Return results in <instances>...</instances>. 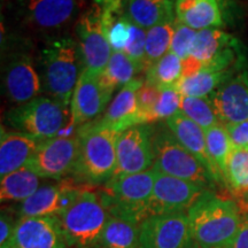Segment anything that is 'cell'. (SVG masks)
<instances>
[{
    "label": "cell",
    "mask_w": 248,
    "mask_h": 248,
    "mask_svg": "<svg viewBox=\"0 0 248 248\" xmlns=\"http://www.w3.org/2000/svg\"><path fill=\"white\" fill-rule=\"evenodd\" d=\"M192 241L206 248H229L239 231V208L232 200L204 191L187 212Z\"/></svg>",
    "instance_id": "6da1fadb"
},
{
    "label": "cell",
    "mask_w": 248,
    "mask_h": 248,
    "mask_svg": "<svg viewBox=\"0 0 248 248\" xmlns=\"http://www.w3.org/2000/svg\"><path fill=\"white\" fill-rule=\"evenodd\" d=\"M78 156L73 170L74 179L80 184H106L116 170V142L119 132L98 120L77 130Z\"/></svg>",
    "instance_id": "7a4b0ae2"
},
{
    "label": "cell",
    "mask_w": 248,
    "mask_h": 248,
    "mask_svg": "<svg viewBox=\"0 0 248 248\" xmlns=\"http://www.w3.org/2000/svg\"><path fill=\"white\" fill-rule=\"evenodd\" d=\"M40 78L49 97L69 105L84 64L78 42L71 37L48 39L40 51Z\"/></svg>",
    "instance_id": "3957f363"
},
{
    "label": "cell",
    "mask_w": 248,
    "mask_h": 248,
    "mask_svg": "<svg viewBox=\"0 0 248 248\" xmlns=\"http://www.w3.org/2000/svg\"><path fill=\"white\" fill-rule=\"evenodd\" d=\"M70 106L52 97H36L12 108L6 122L16 131L43 141L61 137L70 124Z\"/></svg>",
    "instance_id": "277c9868"
},
{
    "label": "cell",
    "mask_w": 248,
    "mask_h": 248,
    "mask_svg": "<svg viewBox=\"0 0 248 248\" xmlns=\"http://www.w3.org/2000/svg\"><path fill=\"white\" fill-rule=\"evenodd\" d=\"M155 170L120 176L105 184L99 192L110 216L140 223L148 217V204L153 193Z\"/></svg>",
    "instance_id": "5b68a950"
},
{
    "label": "cell",
    "mask_w": 248,
    "mask_h": 248,
    "mask_svg": "<svg viewBox=\"0 0 248 248\" xmlns=\"http://www.w3.org/2000/svg\"><path fill=\"white\" fill-rule=\"evenodd\" d=\"M59 218L68 248H94L100 245L109 213L100 193L86 190Z\"/></svg>",
    "instance_id": "8992f818"
},
{
    "label": "cell",
    "mask_w": 248,
    "mask_h": 248,
    "mask_svg": "<svg viewBox=\"0 0 248 248\" xmlns=\"http://www.w3.org/2000/svg\"><path fill=\"white\" fill-rule=\"evenodd\" d=\"M153 152V169L156 171L192 182L203 188L215 183L203 164L171 132L161 130L154 133Z\"/></svg>",
    "instance_id": "52a82bcc"
},
{
    "label": "cell",
    "mask_w": 248,
    "mask_h": 248,
    "mask_svg": "<svg viewBox=\"0 0 248 248\" xmlns=\"http://www.w3.org/2000/svg\"><path fill=\"white\" fill-rule=\"evenodd\" d=\"M76 33L84 70L99 76L105 70L113 53L105 29L100 5L93 2L83 9L77 18Z\"/></svg>",
    "instance_id": "ba28073f"
},
{
    "label": "cell",
    "mask_w": 248,
    "mask_h": 248,
    "mask_svg": "<svg viewBox=\"0 0 248 248\" xmlns=\"http://www.w3.org/2000/svg\"><path fill=\"white\" fill-rule=\"evenodd\" d=\"M78 135L55 137L39 142L26 167L39 178L61 179L73 173L78 156Z\"/></svg>",
    "instance_id": "9c48e42d"
},
{
    "label": "cell",
    "mask_w": 248,
    "mask_h": 248,
    "mask_svg": "<svg viewBox=\"0 0 248 248\" xmlns=\"http://www.w3.org/2000/svg\"><path fill=\"white\" fill-rule=\"evenodd\" d=\"M24 24L39 32H54L79 17L84 0H18Z\"/></svg>",
    "instance_id": "30bf717a"
},
{
    "label": "cell",
    "mask_w": 248,
    "mask_h": 248,
    "mask_svg": "<svg viewBox=\"0 0 248 248\" xmlns=\"http://www.w3.org/2000/svg\"><path fill=\"white\" fill-rule=\"evenodd\" d=\"M154 131L150 124H138L119 133L117 164L114 177L146 171L154 163Z\"/></svg>",
    "instance_id": "8fae6325"
},
{
    "label": "cell",
    "mask_w": 248,
    "mask_h": 248,
    "mask_svg": "<svg viewBox=\"0 0 248 248\" xmlns=\"http://www.w3.org/2000/svg\"><path fill=\"white\" fill-rule=\"evenodd\" d=\"M89 188L90 185L80 184L75 179H62L57 184L44 185L21 202L18 215L20 217H60Z\"/></svg>",
    "instance_id": "7c38bea8"
},
{
    "label": "cell",
    "mask_w": 248,
    "mask_h": 248,
    "mask_svg": "<svg viewBox=\"0 0 248 248\" xmlns=\"http://www.w3.org/2000/svg\"><path fill=\"white\" fill-rule=\"evenodd\" d=\"M191 243L185 213L150 216L139 225V248H188Z\"/></svg>",
    "instance_id": "4fadbf2b"
},
{
    "label": "cell",
    "mask_w": 248,
    "mask_h": 248,
    "mask_svg": "<svg viewBox=\"0 0 248 248\" xmlns=\"http://www.w3.org/2000/svg\"><path fill=\"white\" fill-rule=\"evenodd\" d=\"M155 172L153 193L148 204V217L184 213L204 192L203 187L192 182L172 177L156 170Z\"/></svg>",
    "instance_id": "5bb4252c"
},
{
    "label": "cell",
    "mask_w": 248,
    "mask_h": 248,
    "mask_svg": "<svg viewBox=\"0 0 248 248\" xmlns=\"http://www.w3.org/2000/svg\"><path fill=\"white\" fill-rule=\"evenodd\" d=\"M111 95L102 88L98 76L83 70L71 98L70 124L61 137L76 135L80 126L97 120L108 107Z\"/></svg>",
    "instance_id": "9a60e30c"
},
{
    "label": "cell",
    "mask_w": 248,
    "mask_h": 248,
    "mask_svg": "<svg viewBox=\"0 0 248 248\" xmlns=\"http://www.w3.org/2000/svg\"><path fill=\"white\" fill-rule=\"evenodd\" d=\"M239 43L233 36L219 29L197 32L191 55L203 64L202 70L233 71L238 62Z\"/></svg>",
    "instance_id": "2e32d148"
},
{
    "label": "cell",
    "mask_w": 248,
    "mask_h": 248,
    "mask_svg": "<svg viewBox=\"0 0 248 248\" xmlns=\"http://www.w3.org/2000/svg\"><path fill=\"white\" fill-rule=\"evenodd\" d=\"M2 89L7 100L16 106L38 97L42 78L27 54H14L6 62L2 71Z\"/></svg>",
    "instance_id": "e0dca14e"
},
{
    "label": "cell",
    "mask_w": 248,
    "mask_h": 248,
    "mask_svg": "<svg viewBox=\"0 0 248 248\" xmlns=\"http://www.w3.org/2000/svg\"><path fill=\"white\" fill-rule=\"evenodd\" d=\"M9 248H68L58 216L20 217Z\"/></svg>",
    "instance_id": "ac0fdd59"
},
{
    "label": "cell",
    "mask_w": 248,
    "mask_h": 248,
    "mask_svg": "<svg viewBox=\"0 0 248 248\" xmlns=\"http://www.w3.org/2000/svg\"><path fill=\"white\" fill-rule=\"evenodd\" d=\"M213 108L223 125L248 120V74L226 79L209 95Z\"/></svg>",
    "instance_id": "d6986e66"
},
{
    "label": "cell",
    "mask_w": 248,
    "mask_h": 248,
    "mask_svg": "<svg viewBox=\"0 0 248 248\" xmlns=\"http://www.w3.org/2000/svg\"><path fill=\"white\" fill-rule=\"evenodd\" d=\"M144 83L145 79L136 77L128 84L124 85L108 105L104 115L98 120L99 122L114 129L119 133L133 125L140 124L137 93Z\"/></svg>",
    "instance_id": "ffe728a7"
},
{
    "label": "cell",
    "mask_w": 248,
    "mask_h": 248,
    "mask_svg": "<svg viewBox=\"0 0 248 248\" xmlns=\"http://www.w3.org/2000/svg\"><path fill=\"white\" fill-rule=\"evenodd\" d=\"M167 128L170 130L173 137L181 142L186 150L192 153L203 164L204 168L208 170L215 183H219L214 164L210 160L208 151H207L206 133L204 130L197 123L188 119L183 111L179 110L175 115L166 121Z\"/></svg>",
    "instance_id": "44dd1931"
},
{
    "label": "cell",
    "mask_w": 248,
    "mask_h": 248,
    "mask_svg": "<svg viewBox=\"0 0 248 248\" xmlns=\"http://www.w3.org/2000/svg\"><path fill=\"white\" fill-rule=\"evenodd\" d=\"M39 140L16 130L1 128L0 136V176L26 167L28 161L35 153Z\"/></svg>",
    "instance_id": "7402d4cb"
},
{
    "label": "cell",
    "mask_w": 248,
    "mask_h": 248,
    "mask_svg": "<svg viewBox=\"0 0 248 248\" xmlns=\"http://www.w3.org/2000/svg\"><path fill=\"white\" fill-rule=\"evenodd\" d=\"M123 14L144 30L176 21L171 0H123Z\"/></svg>",
    "instance_id": "603a6c76"
},
{
    "label": "cell",
    "mask_w": 248,
    "mask_h": 248,
    "mask_svg": "<svg viewBox=\"0 0 248 248\" xmlns=\"http://www.w3.org/2000/svg\"><path fill=\"white\" fill-rule=\"evenodd\" d=\"M176 20L192 29H218L224 24L218 0H176Z\"/></svg>",
    "instance_id": "cb8c5ba5"
},
{
    "label": "cell",
    "mask_w": 248,
    "mask_h": 248,
    "mask_svg": "<svg viewBox=\"0 0 248 248\" xmlns=\"http://www.w3.org/2000/svg\"><path fill=\"white\" fill-rule=\"evenodd\" d=\"M139 73H141L139 67L128 55L123 52L113 51L108 64L98 78L105 91L113 97L117 89L121 90L135 79Z\"/></svg>",
    "instance_id": "d4e9b609"
},
{
    "label": "cell",
    "mask_w": 248,
    "mask_h": 248,
    "mask_svg": "<svg viewBox=\"0 0 248 248\" xmlns=\"http://www.w3.org/2000/svg\"><path fill=\"white\" fill-rule=\"evenodd\" d=\"M139 225L138 223L109 215L99 246L101 248H139Z\"/></svg>",
    "instance_id": "484cf974"
},
{
    "label": "cell",
    "mask_w": 248,
    "mask_h": 248,
    "mask_svg": "<svg viewBox=\"0 0 248 248\" xmlns=\"http://www.w3.org/2000/svg\"><path fill=\"white\" fill-rule=\"evenodd\" d=\"M39 188V177L27 167L8 173L1 178L0 198L5 201H22L30 198Z\"/></svg>",
    "instance_id": "4316f807"
},
{
    "label": "cell",
    "mask_w": 248,
    "mask_h": 248,
    "mask_svg": "<svg viewBox=\"0 0 248 248\" xmlns=\"http://www.w3.org/2000/svg\"><path fill=\"white\" fill-rule=\"evenodd\" d=\"M204 133H206L207 151H208L209 157L214 164V168H215L221 182L225 183L229 159H230L232 151L234 148L228 130L225 125L218 124V125L206 130Z\"/></svg>",
    "instance_id": "83f0119b"
},
{
    "label": "cell",
    "mask_w": 248,
    "mask_h": 248,
    "mask_svg": "<svg viewBox=\"0 0 248 248\" xmlns=\"http://www.w3.org/2000/svg\"><path fill=\"white\" fill-rule=\"evenodd\" d=\"M233 71H207L201 70L194 76L182 78L176 84V89L183 97L208 98L226 79L232 77Z\"/></svg>",
    "instance_id": "f1b7e54d"
},
{
    "label": "cell",
    "mask_w": 248,
    "mask_h": 248,
    "mask_svg": "<svg viewBox=\"0 0 248 248\" xmlns=\"http://www.w3.org/2000/svg\"><path fill=\"white\" fill-rule=\"evenodd\" d=\"M175 22L161 24L147 30L144 73H146L153 64L170 52L173 32H175Z\"/></svg>",
    "instance_id": "f546056e"
},
{
    "label": "cell",
    "mask_w": 248,
    "mask_h": 248,
    "mask_svg": "<svg viewBox=\"0 0 248 248\" xmlns=\"http://www.w3.org/2000/svg\"><path fill=\"white\" fill-rule=\"evenodd\" d=\"M225 185L239 200L248 197V150L233 148L226 169Z\"/></svg>",
    "instance_id": "4dcf8cb0"
},
{
    "label": "cell",
    "mask_w": 248,
    "mask_h": 248,
    "mask_svg": "<svg viewBox=\"0 0 248 248\" xmlns=\"http://www.w3.org/2000/svg\"><path fill=\"white\" fill-rule=\"evenodd\" d=\"M145 74V82L150 84L159 88L176 86L183 77V61L172 52H169Z\"/></svg>",
    "instance_id": "1f68e13d"
},
{
    "label": "cell",
    "mask_w": 248,
    "mask_h": 248,
    "mask_svg": "<svg viewBox=\"0 0 248 248\" xmlns=\"http://www.w3.org/2000/svg\"><path fill=\"white\" fill-rule=\"evenodd\" d=\"M181 111L198 125H200L204 131L213 126L222 124L214 110L209 97H183Z\"/></svg>",
    "instance_id": "d6a6232c"
},
{
    "label": "cell",
    "mask_w": 248,
    "mask_h": 248,
    "mask_svg": "<svg viewBox=\"0 0 248 248\" xmlns=\"http://www.w3.org/2000/svg\"><path fill=\"white\" fill-rule=\"evenodd\" d=\"M183 95L176 86L161 88V95L151 116V123L168 120L181 110Z\"/></svg>",
    "instance_id": "836d02e7"
},
{
    "label": "cell",
    "mask_w": 248,
    "mask_h": 248,
    "mask_svg": "<svg viewBox=\"0 0 248 248\" xmlns=\"http://www.w3.org/2000/svg\"><path fill=\"white\" fill-rule=\"evenodd\" d=\"M161 95V88L145 82L137 93L140 124H151V116Z\"/></svg>",
    "instance_id": "e575fe53"
},
{
    "label": "cell",
    "mask_w": 248,
    "mask_h": 248,
    "mask_svg": "<svg viewBox=\"0 0 248 248\" xmlns=\"http://www.w3.org/2000/svg\"><path fill=\"white\" fill-rule=\"evenodd\" d=\"M197 32V30L192 29V28L185 26V24L176 20L175 32H173L170 52L177 55L182 60L190 57Z\"/></svg>",
    "instance_id": "d590c367"
},
{
    "label": "cell",
    "mask_w": 248,
    "mask_h": 248,
    "mask_svg": "<svg viewBox=\"0 0 248 248\" xmlns=\"http://www.w3.org/2000/svg\"><path fill=\"white\" fill-rule=\"evenodd\" d=\"M107 38L113 51L123 52L128 44L131 32V22L122 14L111 22L106 29Z\"/></svg>",
    "instance_id": "8d00e7d4"
},
{
    "label": "cell",
    "mask_w": 248,
    "mask_h": 248,
    "mask_svg": "<svg viewBox=\"0 0 248 248\" xmlns=\"http://www.w3.org/2000/svg\"><path fill=\"white\" fill-rule=\"evenodd\" d=\"M146 32L147 30L141 29L131 23V32L130 39L123 49L131 60L139 67L142 73L144 71V60H145V47H146Z\"/></svg>",
    "instance_id": "74e56055"
},
{
    "label": "cell",
    "mask_w": 248,
    "mask_h": 248,
    "mask_svg": "<svg viewBox=\"0 0 248 248\" xmlns=\"http://www.w3.org/2000/svg\"><path fill=\"white\" fill-rule=\"evenodd\" d=\"M234 148L248 150V120L225 125Z\"/></svg>",
    "instance_id": "f35d334b"
},
{
    "label": "cell",
    "mask_w": 248,
    "mask_h": 248,
    "mask_svg": "<svg viewBox=\"0 0 248 248\" xmlns=\"http://www.w3.org/2000/svg\"><path fill=\"white\" fill-rule=\"evenodd\" d=\"M15 224L14 217L7 212H1L0 216V248H9L14 237Z\"/></svg>",
    "instance_id": "ab89813d"
},
{
    "label": "cell",
    "mask_w": 248,
    "mask_h": 248,
    "mask_svg": "<svg viewBox=\"0 0 248 248\" xmlns=\"http://www.w3.org/2000/svg\"><path fill=\"white\" fill-rule=\"evenodd\" d=\"M229 248H248V218L241 223L239 231Z\"/></svg>",
    "instance_id": "60d3db41"
},
{
    "label": "cell",
    "mask_w": 248,
    "mask_h": 248,
    "mask_svg": "<svg viewBox=\"0 0 248 248\" xmlns=\"http://www.w3.org/2000/svg\"><path fill=\"white\" fill-rule=\"evenodd\" d=\"M219 6H221L223 15L229 13L232 8H233V0H218Z\"/></svg>",
    "instance_id": "b9f144b4"
},
{
    "label": "cell",
    "mask_w": 248,
    "mask_h": 248,
    "mask_svg": "<svg viewBox=\"0 0 248 248\" xmlns=\"http://www.w3.org/2000/svg\"><path fill=\"white\" fill-rule=\"evenodd\" d=\"M244 208L245 209H248V197L246 198V199H245V201H244Z\"/></svg>",
    "instance_id": "7bdbcfd3"
},
{
    "label": "cell",
    "mask_w": 248,
    "mask_h": 248,
    "mask_svg": "<svg viewBox=\"0 0 248 248\" xmlns=\"http://www.w3.org/2000/svg\"><path fill=\"white\" fill-rule=\"evenodd\" d=\"M188 248H206V247H201V246H199V245H193V246L191 245V246Z\"/></svg>",
    "instance_id": "ee69618b"
},
{
    "label": "cell",
    "mask_w": 248,
    "mask_h": 248,
    "mask_svg": "<svg viewBox=\"0 0 248 248\" xmlns=\"http://www.w3.org/2000/svg\"><path fill=\"white\" fill-rule=\"evenodd\" d=\"M171 1H172V0H171Z\"/></svg>",
    "instance_id": "f6af8a7d"
}]
</instances>
